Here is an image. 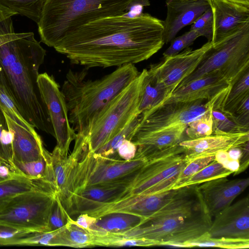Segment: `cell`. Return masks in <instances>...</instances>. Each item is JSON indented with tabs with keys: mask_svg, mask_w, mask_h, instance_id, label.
Masks as SVG:
<instances>
[{
	"mask_svg": "<svg viewBox=\"0 0 249 249\" xmlns=\"http://www.w3.org/2000/svg\"><path fill=\"white\" fill-rule=\"evenodd\" d=\"M163 30V21L147 13L108 17L78 28L53 48L87 69L134 64L162 47Z\"/></svg>",
	"mask_w": 249,
	"mask_h": 249,
	"instance_id": "obj_1",
	"label": "cell"
},
{
	"mask_svg": "<svg viewBox=\"0 0 249 249\" xmlns=\"http://www.w3.org/2000/svg\"><path fill=\"white\" fill-rule=\"evenodd\" d=\"M45 55V50L32 32L0 45V87L28 123L54 137L38 84Z\"/></svg>",
	"mask_w": 249,
	"mask_h": 249,
	"instance_id": "obj_2",
	"label": "cell"
},
{
	"mask_svg": "<svg viewBox=\"0 0 249 249\" xmlns=\"http://www.w3.org/2000/svg\"><path fill=\"white\" fill-rule=\"evenodd\" d=\"M88 69L70 70L61 91L68 110L70 123L76 133L89 135L99 113L139 74L133 64L118 67L112 72L96 80L86 79Z\"/></svg>",
	"mask_w": 249,
	"mask_h": 249,
	"instance_id": "obj_3",
	"label": "cell"
},
{
	"mask_svg": "<svg viewBox=\"0 0 249 249\" xmlns=\"http://www.w3.org/2000/svg\"><path fill=\"white\" fill-rule=\"evenodd\" d=\"M134 0H45L37 24L40 41L53 48L89 22L124 14Z\"/></svg>",
	"mask_w": 249,
	"mask_h": 249,
	"instance_id": "obj_4",
	"label": "cell"
},
{
	"mask_svg": "<svg viewBox=\"0 0 249 249\" xmlns=\"http://www.w3.org/2000/svg\"><path fill=\"white\" fill-rule=\"evenodd\" d=\"M74 141L70 155L75 160L70 180L71 197L72 194L91 186L113 184L128 186L135 173L147 161V159L137 153L134 158L128 161L121 159L118 154L103 156L89 151L87 137H77Z\"/></svg>",
	"mask_w": 249,
	"mask_h": 249,
	"instance_id": "obj_5",
	"label": "cell"
},
{
	"mask_svg": "<svg viewBox=\"0 0 249 249\" xmlns=\"http://www.w3.org/2000/svg\"><path fill=\"white\" fill-rule=\"evenodd\" d=\"M248 70L249 23L231 35L213 43L196 69L177 88L214 71L221 73L231 87Z\"/></svg>",
	"mask_w": 249,
	"mask_h": 249,
	"instance_id": "obj_6",
	"label": "cell"
},
{
	"mask_svg": "<svg viewBox=\"0 0 249 249\" xmlns=\"http://www.w3.org/2000/svg\"><path fill=\"white\" fill-rule=\"evenodd\" d=\"M147 69L111 100L97 115L89 135V148L94 153L123 130L140 114L141 91Z\"/></svg>",
	"mask_w": 249,
	"mask_h": 249,
	"instance_id": "obj_7",
	"label": "cell"
},
{
	"mask_svg": "<svg viewBox=\"0 0 249 249\" xmlns=\"http://www.w3.org/2000/svg\"><path fill=\"white\" fill-rule=\"evenodd\" d=\"M147 159V162L135 172L119 199L173 189L178 174L189 163L184 149L179 143L155 153Z\"/></svg>",
	"mask_w": 249,
	"mask_h": 249,
	"instance_id": "obj_8",
	"label": "cell"
},
{
	"mask_svg": "<svg viewBox=\"0 0 249 249\" xmlns=\"http://www.w3.org/2000/svg\"><path fill=\"white\" fill-rule=\"evenodd\" d=\"M56 195L55 187L50 183L20 194L0 211V222L32 232L48 231Z\"/></svg>",
	"mask_w": 249,
	"mask_h": 249,
	"instance_id": "obj_9",
	"label": "cell"
},
{
	"mask_svg": "<svg viewBox=\"0 0 249 249\" xmlns=\"http://www.w3.org/2000/svg\"><path fill=\"white\" fill-rule=\"evenodd\" d=\"M212 222L209 214L202 212L190 217L144 221L130 230L115 234L124 237L154 240L160 246L180 247L208 232Z\"/></svg>",
	"mask_w": 249,
	"mask_h": 249,
	"instance_id": "obj_10",
	"label": "cell"
},
{
	"mask_svg": "<svg viewBox=\"0 0 249 249\" xmlns=\"http://www.w3.org/2000/svg\"><path fill=\"white\" fill-rule=\"evenodd\" d=\"M228 92H224L210 100L161 103L141 114L134 133H146L182 124L187 125L211 107L220 108Z\"/></svg>",
	"mask_w": 249,
	"mask_h": 249,
	"instance_id": "obj_11",
	"label": "cell"
},
{
	"mask_svg": "<svg viewBox=\"0 0 249 249\" xmlns=\"http://www.w3.org/2000/svg\"><path fill=\"white\" fill-rule=\"evenodd\" d=\"M38 84L54 132L55 146L62 155L67 157L70 144L75 140L76 133L70 123L64 96L53 77L47 72L39 74Z\"/></svg>",
	"mask_w": 249,
	"mask_h": 249,
	"instance_id": "obj_12",
	"label": "cell"
},
{
	"mask_svg": "<svg viewBox=\"0 0 249 249\" xmlns=\"http://www.w3.org/2000/svg\"><path fill=\"white\" fill-rule=\"evenodd\" d=\"M212 45V41H208L195 50L188 47L151 65L147 73L165 88L170 96L179 83L196 69Z\"/></svg>",
	"mask_w": 249,
	"mask_h": 249,
	"instance_id": "obj_13",
	"label": "cell"
},
{
	"mask_svg": "<svg viewBox=\"0 0 249 249\" xmlns=\"http://www.w3.org/2000/svg\"><path fill=\"white\" fill-rule=\"evenodd\" d=\"M177 189L161 193L131 196L102 205L87 213L95 218L111 213H124L136 215L144 219L161 208L173 196Z\"/></svg>",
	"mask_w": 249,
	"mask_h": 249,
	"instance_id": "obj_14",
	"label": "cell"
},
{
	"mask_svg": "<svg viewBox=\"0 0 249 249\" xmlns=\"http://www.w3.org/2000/svg\"><path fill=\"white\" fill-rule=\"evenodd\" d=\"M214 217L208 231L210 236L249 239L248 196L230 205Z\"/></svg>",
	"mask_w": 249,
	"mask_h": 249,
	"instance_id": "obj_15",
	"label": "cell"
},
{
	"mask_svg": "<svg viewBox=\"0 0 249 249\" xmlns=\"http://www.w3.org/2000/svg\"><path fill=\"white\" fill-rule=\"evenodd\" d=\"M249 185V178L229 179L227 177L211 180L198 185L205 208L212 217L231 205Z\"/></svg>",
	"mask_w": 249,
	"mask_h": 249,
	"instance_id": "obj_16",
	"label": "cell"
},
{
	"mask_svg": "<svg viewBox=\"0 0 249 249\" xmlns=\"http://www.w3.org/2000/svg\"><path fill=\"white\" fill-rule=\"evenodd\" d=\"M213 16V37L214 43L249 23V5L231 0H208Z\"/></svg>",
	"mask_w": 249,
	"mask_h": 249,
	"instance_id": "obj_17",
	"label": "cell"
},
{
	"mask_svg": "<svg viewBox=\"0 0 249 249\" xmlns=\"http://www.w3.org/2000/svg\"><path fill=\"white\" fill-rule=\"evenodd\" d=\"M167 15L163 21L165 43L171 42L186 26L193 24L211 8L208 0H167Z\"/></svg>",
	"mask_w": 249,
	"mask_h": 249,
	"instance_id": "obj_18",
	"label": "cell"
},
{
	"mask_svg": "<svg viewBox=\"0 0 249 249\" xmlns=\"http://www.w3.org/2000/svg\"><path fill=\"white\" fill-rule=\"evenodd\" d=\"M249 131L239 133H219L196 139L180 141L179 144L185 151L189 163L198 158L214 155L220 151L242 146L249 142Z\"/></svg>",
	"mask_w": 249,
	"mask_h": 249,
	"instance_id": "obj_19",
	"label": "cell"
},
{
	"mask_svg": "<svg viewBox=\"0 0 249 249\" xmlns=\"http://www.w3.org/2000/svg\"><path fill=\"white\" fill-rule=\"evenodd\" d=\"M230 88V84L222 74L214 71L176 89L163 103L210 100L224 92L229 91Z\"/></svg>",
	"mask_w": 249,
	"mask_h": 249,
	"instance_id": "obj_20",
	"label": "cell"
},
{
	"mask_svg": "<svg viewBox=\"0 0 249 249\" xmlns=\"http://www.w3.org/2000/svg\"><path fill=\"white\" fill-rule=\"evenodd\" d=\"M127 185L113 184L86 187L72 194L71 197L69 214L86 213L105 204L119 199Z\"/></svg>",
	"mask_w": 249,
	"mask_h": 249,
	"instance_id": "obj_21",
	"label": "cell"
},
{
	"mask_svg": "<svg viewBox=\"0 0 249 249\" xmlns=\"http://www.w3.org/2000/svg\"><path fill=\"white\" fill-rule=\"evenodd\" d=\"M4 114L12 136L13 162L35 161L49 154L37 132H30Z\"/></svg>",
	"mask_w": 249,
	"mask_h": 249,
	"instance_id": "obj_22",
	"label": "cell"
},
{
	"mask_svg": "<svg viewBox=\"0 0 249 249\" xmlns=\"http://www.w3.org/2000/svg\"><path fill=\"white\" fill-rule=\"evenodd\" d=\"M186 127L182 124L149 133H134L131 141L137 146L136 153L147 158L178 143Z\"/></svg>",
	"mask_w": 249,
	"mask_h": 249,
	"instance_id": "obj_23",
	"label": "cell"
},
{
	"mask_svg": "<svg viewBox=\"0 0 249 249\" xmlns=\"http://www.w3.org/2000/svg\"><path fill=\"white\" fill-rule=\"evenodd\" d=\"M56 194L69 214L70 207V180L75 160L70 155L65 157L55 146L51 153Z\"/></svg>",
	"mask_w": 249,
	"mask_h": 249,
	"instance_id": "obj_24",
	"label": "cell"
},
{
	"mask_svg": "<svg viewBox=\"0 0 249 249\" xmlns=\"http://www.w3.org/2000/svg\"><path fill=\"white\" fill-rule=\"evenodd\" d=\"M144 219L124 213H111L96 218L88 230L95 235L119 233L126 231L140 225Z\"/></svg>",
	"mask_w": 249,
	"mask_h": 249,
	"instance_id": "obj_25",
	"label": "cell"
},
{
	"mask_svg": "<svg viewBox=\"0 0 249 249\" xmlns=\"http://www.w3.org/2000/svg\"><path fill=\"white\" fill-rule=\"evenodd\" d=\"M47 183L49 182L32 179L20 173L0 181V211L17 195Z\"/></svg>",
	"mask_w": 249,
	"mask_h": 249,
	"instance_id": "obj_26",
	"label": "cell"
},
{
	"mask_svg": "<svg viewBox=\"0 0 249 249\" xmlns=\"http://www.w3.org/2000/svg\"><path fill=\"white\" fill-rule=\"evenodd\" d=\"M169 96L166 89L158 84L147 71L143 81L139 107L141 114L161 104Z\"/></svg>",
	"mask_w": 249,
	"mask_h": 249,
	"instance_id": "obj_27",
	"label": "cell"
},
{
	"mask_svg": "<svg viewBox=\"0 0 249 249\" xmlns=\"http://www.w3.org/2000/svg\"><path fill=\"white\" fill-rule=\"evenodd\" d=\"M62 246L76 248L96 246V236L71 218L61 231Z\"/></svg>",
	"mask_w": 249,
	"mask_h": 249,
	"instance_id": "obj_28",
	"label": "cell"
},
{
	"mask_svg": "<svg viewBox=\"0 0 249 249\" xmlns=\"http://www.w3.org/2000/svg\"><path fill=\"white\" fill-rule=\"evenodd\" d=\"M249 95V70L232 85L219 109L227 115H231L237 105Z\"/></svg>",
	"mask_w": 249,
	"mask_h": 249,
	"instance_id": "obj_29",
	"label": "cell"
},
{
	"mask_svg": "<svg viewBox=\"0 0 249 249\" xmlns=\"http://www.w3.org/2000/svg\"><path fill=\"white\" fill-rule=\"evenodd\" d=\"M213 247L224 249H249V239L225 237H212L208 232L191 241L182 244L180 247Z\"/></svg>",
	"mask_w": 249,
	"mask_h": 249,
	"instance_id": "obj_30",
	"label": "cell"
},
{
	"mask_svg": "<svg viewBox=\"0 0 249 249\" xmlns=\"http://www.w3.org/2000/svg\"><path fill=\"white\" fill-rule=\"evenodd\" d=\"M45 0H0V4L38 23Z\"/></svg>",
	"mask_w": 249,
	"mask_h": 249,
	"instance_id": "obj_31",
	"label": "cell"
},
{
	"mask_svg": "<svg viewBox=\"0 0 249 249\" xmlns=\"http://www.w3.org/2000/svg\"><path fill=\"white\" fill-rule=\"evenodd\" d=\"M13 160L12 136L4 113L0 107V164L17 172Z\"/></svg>",
	"mask_w": 249,
	"mask_h": 249,
	"instance_id": "obj_32",
	"label": "cell"
},
{
	"mask_svg": "<svg viewBox=\"0 0 249 249\" xmlns=\"http://www.w3.org/2000/svg\"><path fill=\"white\" fill-rule=\"evenodd\" d=\"M233 172L214 160L205 167L191 177L182 187L192 185L200 184L214 179L227 177Z\"/></svg>",
	"mask_w": 249,
	"mask_h": 249,
	"instance_id": "obj_33",
	"label": "cell"
},
{
	"mask_svg": "<svg viewBox=\"0 0 249 249\" xmlns=\"http://www.w3.org/2000/svg\"><path fill=\"white\" fill-rule=\"evenodd\" d=\"M140 116L141 114L134 119L120 133L94 153L106 157L117 154V150L124 140H131L140 122Z\"/></svg>",
	"mask_w": 249,
	"mask_h": 249,
	"instance_id": "obj_34",
	"label": "cell"
},
{
	"mask_svg": "<svg viewBox=\"0 0 249 249\" xmlns=\"http://www.w3.org/2000/svg\"><path fill=\"white\" fill-rule=\"evenodd\" d=\"M214 108V107H211L200 117L187 124L185 131L190 140L205 137L213 134L212 111Z\"/></svg>",
	"mask_w": 249,
	"mask_h": 249,
	"instance_id": "obj_35",
	"label": "cell"
},
{
	"mask_svg": "<svg viewBox=\"0 0 249 249\" xmlns=\"http://www.w3.org/2000/svg\"><path fill=\"white\" fill-rule=\"evenodd\" d=\"M213 134L219 133H239L249 131V128L236 123L219 108L212 111Z\"/></svg>",
	"mask_w": 249,
	"mask_h": 249,
	"instance_id": "obj_36",
	"label": "cell"
},
{
	"mask_svg": "<svg viewBox=\"0 0 249 249\" xmlns=\"http://www.w3.org/2000/svg\"><path fill=\"white\" fill-rule=\"evenodd\" d=\"M214 160H215L214 155H211L198 158L191 161L178 174V179L173 189L182 187L183 184L191 177Z\"/></svg>",
	"mask_w": 249,
	"mask_h": 249,
	"instance_id": "obj_37",
	"label": "cell"
},
{
	"mask_svg": "<svg viewBox=\"0 0 249 249\" xmlns=\"http://www.w3.org/2000/svg\"><path fill=\"white\" fill-rule=\"evenodd\" d=\"M0 107L13 120L30 132L35 133V127L22 116L13 101L0 87Z\"/></svg>",
	"mask_w": 249,
	"mask_h": 249,
	"instance_id": "obj_38",
	"label": "cell"
},
{
	"mask_svg": "<svg viewBox=\"0 0 249 249\" xmlns=\"http://www.w3.org/2000/svg\"><path fill=\"white\" fill-rule=\"evenodd\" d=\"M71 218L56 195L49 219L48 231L64 228Z\"/></svg>",
	"mask_w": 249,
	"mask_h": 249,
	"instance_id": "obj_39",
	"label": "cell"
},
{
	"mask_svg": "<svg viewBox=\"0 0 249 249\" xmlns=\"http://www.w3.org/2000/svg\"><path fill=\"white\" fill-rule=\"evenodd\" d=\"M199 36L196 32L190 30L179 36L175 37L163 53V58L177 54L188 48Z\"/></svg>",
	"mask_w": 249,
	"mask_h": 249,
	"instance_id": "obj_40",
	"label": "cell"
},
{
	"mask_svg": "<svg viewBox=\"0 0 249 249\" xmlns=\"http://www.w3.org/2000/svg\"><path fill=\"white\" fill-rule=\"evenodd\" d=\"M213 26V16L210 8L192 24L190 30L196 32L200 36L206 37L208 41H212Z\"/></svg>",
	"mask_w": 249,
	"mask_h": 249,
	"instance_id": "obj_41",
	"label": "cell"
},
{
	"mask_svg": "<svg viewBox=\"0 0 249 249\" xmlns=\"http://www.w3.org/2000/svg\"><path fill=\"white\" fill-rule=\"evenodd\" d=\"M31 232H33L0 222V245L9 246L13 241Z\"/></svg>",
	"mask_w": 249,
	"mask_h": 249,
	"instance_id": "obj_42",
	"label": "cell"
},
{
	"mask_svg": "<svg viewBox=\"0 0 249 249\" xmlns=\"http://www.w3.org/2000/svg\"><path fill=\"white\" fill-rule=\"evenodd\" d=\"M29 33H16L12 17L0 22V45L10 40L27 36Z\"/></svg>",
	"mask_w": 249,
	"mask_h": 249,
	"instance_id": "obj_43",
	"label": "cell"
},
{
	"mask_svg": "<svg viewBox=\"0 0 249 249\" xmlns=\"http://www.w3.org/2000/svg\"><path fill=\"white\" fill-rule=\"evenodd\" d=\"M238 124L249 128V95L236 107L231 115H228Z\"/></svg>",
	"mask_w": 249,
	"mask_h": 249,
	"instance_id": "obj_44",
	"label": "cell"
},
{
	"mask_svg": "<svg viewBox=\"0 0 249 249\" xmlns=\"http://www.w3.org/2000/svg\"><path fill=\"white\" fill-rule=\"evenodd\" d=\"M215 160L222 165L225 168L232 171L235 174L237 172L240 166L239 160L231 159L228 155L227 150L220 151L215 155Z\"/></svg>",
	"mask_w": 249,
	"mask_h": 249,
	"instance_id": "obj_45",
	"label": "cell"
},
{
	"mask_svg": "<svg viewBox=\"0 0 249 249\" xmlns=\"http://www.w3.org/2000/svg\"><path fill=\"white\" fill-rule=\"evenodd\" d=\"M137 149V146L131 140L125 139L118 148L117 153L121 159L128 161L134 158Z\"/></svg>",
	"mask_w": 249,
	"mask_h": 249,
	"instance_id": "obj_46",
	"label": "cell"
},
{
	"mask_svg": "<svg viewBox=\"0 0 249 249\" xmlns=\"http://www.w3.org/2000/svg\"><path fill=\"white\" fill-rule=\"evenodd\" d=\"M150 4L149 0H135L129 4L126 10V13L123 15L129 17L140 15L142 13L143 7Z\"/></svg>",
	"mask_w": 249,
	"mask_h": 249,
	"instance_id": "obj_47",
	"label": "cell"
},
{
	"mask_svg": "<svg viewBox=\"0 0 249 249\" xmlns=\"http://www.w3.org/2000/svg\"><path fill=\"white\" fill-rule=\"evenodd\" d=\"M96 218L87 213L79 214L74 222L81 228L89 230L96 220Z\"/></svg>",
	"mask_w": 249,
	"mask_h": 249,
	"instance_id": "obj_48",
	"label": "cell"
},
{
	"mask_svg": "<svg viewBox=\"0 0 249 249\" xmlns=\"http://www.w3.org/2000/svg\"><path fill=\"white\" fill-rule=\"evenodd\" d=\"M233 1L249 5V0H231Z\"/></svg>",
	"mask_w": 249,
	"mask_h": 249,
	"instance_id": "obj_49",
	"label": "cell"
},
{
	"mask_svg": "<svg viewBox=\"0 0 249 249\" xmlns=\"http://www.w3.org/2000/svg\"><path fill=\"white\" fill-rule=\"evenodd\" d=\"M5 179H6V178H2L0 177V181H2V180H4Z\"/></svg>",
	"mask_w": 249,
	"mask_h": 249,
	"instance_id": "obj_50",
	"label": "cell"
}]
</instances>
